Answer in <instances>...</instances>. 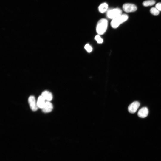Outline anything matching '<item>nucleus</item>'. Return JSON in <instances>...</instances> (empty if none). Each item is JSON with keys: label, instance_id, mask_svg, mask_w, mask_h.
<instances>
[{"label": "nucleus", "instance_id": "4", "mask_svg": "<svg viewBox=\"0 0 161 161\" xmlns=\"http://www.w3.org/2000/svg\"><path fill=\"white\" fill-rule=\"evenodd\" d=\"M123 10L126 12H134L137 10L136 6L132 4L125 3L123 5Z\"/></svg>", "mask_w": 161, "mask_h": 161}, {"label": "nucleus", "instance_id": "15", "mask_svg": "<svg viewBox=\"0 0 161 161\" xmlns=\"http://www.w3.org/2000/svg\"><path fill=\"white\" fill-rule=\"evenodd\" d=\"M95 38L97 41V43L99 44L102 43L103 42V39L100 37L99 35H96L95 36Z\"/></svg>", "mask_w": 161, "mask_h": 161}, {"label": "nucleus", "instance_id": "13", "mask_svg": "<svg viewBox=\"0 0 161 161\" xmlns=\"http://www.w3.org/2000/svg\"><path fill=\"white\" fill-rule=\"evenodd\" d=\"M150 12L154 15H157L159 13V11L155 7L151 8L150 10Z\"/></svg>", "mask_w": 161, "mask_h": 161}, {"label": "nucleus", "instance_id": "6", "mask_svg": "<svg viewBox=\"0 0 161 161\" xmlns=\"http://www.w3.org/2000/svg\"><path fill=\"white\" fill-rule=\"evenodd\" d=\"M140 106L139 102L135 101L131 103L128 107V111L131 113H134Z\"/></svg>", "mask_w": 161, "mask_h": 161}, {"label": "nucleus", "instance_id": "3", "mask_svg": "<svg viewBox=\"0 0 161 161\" xmlns=\"http://www.w3.org/2000/svg\"><path fill=\"white\" fill-rule=\"evenodd\" d=\"M122 11L120 8H116L110 9L107 12V17L112 20L118 17L122 14Z\"/></svg>", "mask_w": 161, "mask_h": 161}, {"label": "nucleus", "instance_id": "11", "mask_svg": "<svg viewBox=\"0 0 161 161\" xmlns=\"http://www.w3.org/2000/svg\"><path fill=\"white\" fill-rule=\"evenodd\" d=\"M108 8V4L107 3L104 2L102 3L99 6L98 9L100 13H103L107 10Z\"/></svg>", "mask_w": 161, "mask_h": 161}, {"label": "nucleus", "instance_id": "5", "mask_svg": "<svg viewBox=\"0 0 161 161\" xmlns=\"http://www.w3.org/2000/svg\"><path fill=\"white\" fill-rule=\"evenodd\" d=\"M28 101L31 109L33 111H37L38 107L35 97L32 95L30 96L28 98Z\"/></svg>", "mask_w": 161, "mask_h": 161}, {"label": "nucleus", "instance_id": "7", "mask_svg": "<svg viewBox=\"0 0 161 161\" xmlns=\"http://www.w3.org/2000/svg\"><path fill=\"white\" fill-rule=\"evenodd\" d=\"M148 110L146 107H143L140 109L138 111L137 115L141 118H144L146 117L148 115Z\"/></svg>", "mask_w": 161, "mask_h": 161}, {"label": "nucleus", "instance_id": "1", "mask_svg": "<svg viewBox=\"0 0 161 161\" xmlns=\"http://www.w3.org/2000/svg\"><path fill=\"white\" fill-rule=\"evenodd\" d=\"M107 20L105 18H102L99 21L96 26L97 32L99 35H103L106 32L108 27Z\"/></svg>", "mask_w": 161, "mask_h": 161}, {"label": "nucleus", "instance_id": "8", "mask_svg": "<svg viewBox=\"0 0 161 161\" xmlns=\"http://www.w3.org/2000/svg\"><path fill=\"white\" fill-rule=\"evenodd\" d=\"M53 108L52 104L49 101H46L44 106L41 109L44 112L48 113L51 112Z\"/></svg>", "mask_w": 161, "mask_h": 161}, {"label": "nucleus", "instance_id": "16", "mask_svg": "<svg viewBox=\"0 0 161 161\" xmlns=\"http://www.w3.org/2000/svg\"><path fill=\"white\" fill-rule=\"evenodd\" d=\"M155 7L159 11H161V3H157L155 5Z\"/></svg>", "mask_w": 161, "mask_h": 161}, {"label": "nucleus", "instance_id": "14", "mask_svg": "<svg viewBox=\"0 0 161 161\" xmlns=\"http://www.w3.org/2000/svg\"><path fill=\"white\" fill-rule=\"evenodd\" d=\"M84 48L89 53L91 52L92 50V47L88 44H86L85 45Z\"/></svg>", "mask_w": 161, "mask_h": 161}, {"label": "nucleus", "instance_id": "2", "mask_svg": "<svg viewBox=\"0 0 161 161\" xmlns=\"http://www.w3.org/2000/svg\"><path fill=\"white\" fill-rule=\"evenodd\" d=\"M128 18V16L127 15L122 14L112 20L111 22V26L114 28H117L120 24L127 21Z\"/></svg>", "mask_w": 161, "mask_h": 161}, {"label": "nucleus", "instance_id": "10", "mask_svg": "<svg viewBox=\"0 0 161 161\" xmlns=\"http://www.w3.org/2000/svg\"><path fill=\"white\" fill-rule=\"evenodd\" d=\"M45 100L41 96H40L37 100V103L38 108L42 109L45 103Z\"/></svg>", "mask_w": 161, "mask_h": 161}, {"label": "nucleus", "instance_id": "12", "mask_svg": "<svg viewBox=\"0 0 161 161\" xmlns=\"http://www.w3.org/2000/svg\"><path fill=\"white\" fill-rule=\"evenodd\" d=\"M155 1L154 0H148L144 1L143 3V5L144 6H152L155 3Z\"/></svg>", "mask_w": 161, "mask_h": 161}, {"label": "nucleus", "instance_id": "9", "mask_svg": "<svg viewBox=\"0 0 161 161\" xmlns=\"http://www.w3.org/2000/svg\"><path fill=\"white\" fill-rule=\"evenodd\" d=\"M41 95L47 101H51L53 98L52 93L48 91H43L41 94Z\"/></svg>", "mask_w": 161, "mask_h": 161}]
</instances>
